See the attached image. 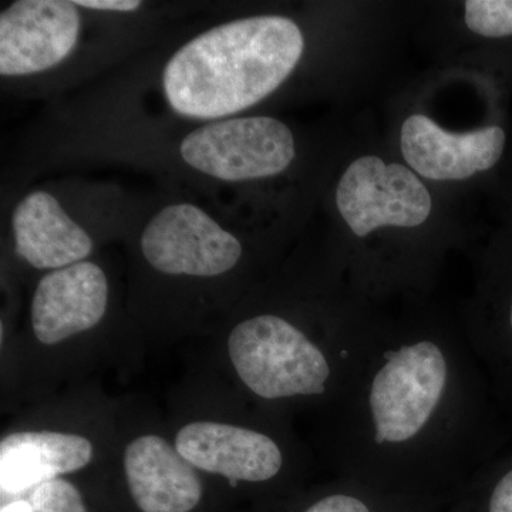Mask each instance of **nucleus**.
Returning a JSON list of instances; mask_svg holds the SVG:
<instances>
[{
    "label": "nucleus",
    "mask_w": 512,
    "mask_h": 512,
    "mask_svg": "<svg viewBox=\"0 0 512 512\" xmlns=\"http://www.w3.org/2000/svg\"><path fill=\"white\" fill-rule=\"evenodd\" d=\"M328 410L326 450L343 480L380 493L466 488L490 441L480 363L464 330L390 326Z\"/></svg>",
    "instance_id": "obj_1"
},
{
    "label": "nucleus",
    "mask_w": 512,
    "mask_h": 512,
    "mask_svg": "<svg viewBox=\"0 0 512 512\" xmlns=\"http://www.w3.org/2000/svg\"><path fill=\"white\" fill-rule=\"evenodd\" d=\"M303 49L302 30L285 16L222 23L165 64V100L188 119H231L271 96L298 66Z\"/></svg>",
    "instance_id": "obj_2"
},
{
    "label": "nucleus",
    "mask_w": 512,
    "mask_h": 512,
    "mask_svg": "<svg viewBox=\"0 0 512 512\" xmlns=\"http://www.w3.org/2000/svg\"><path fill=\"white\" fill-rule=\"evenodd\" d=\"M389 328L313 333L279 313H259L232 329L229 359L242 384L264 402L312 400L326 407L353 382Z\"/></svg>",
    "instance_id": "obj_3"
},
{
    "label": "nucleus",
    "mask_w": 512,
    "mask_h": 512,
    "mask_svg": "<svg viewBox=\"0 0 512 512\" xmlns=\"http://www.w3.org/2000/svg\"><path fill=\"white\" fill-rule=\"evenodd\" d=\"M178 151L192 170L225 183L284 173L296 153L289 127L262 116L210 121L188 133Z\"/></svg>",
    "instance_id": "obj_4"
},
{
    "label": "nucleus",
    "mask_w": 512,
    "mask_h": 512,
    "mask_svg": "<svg viewBox=\"0 0 512 512\" xmlns=\"http://www.w3.org/2000/svg\"><path fill=\"white\" fill-rule=\"evenodd\" d=\"M336 204L350 231L365 238L383 227L416 228L431 212L426 185L409 168L365 156L349 165L336 190Z\"/></svg>",
    "instance_id": "obj_5"
},
{
    "label": "nucleus",
    "mask_w": 512,
    "mask_h": 512,
    "mask_svg": "<svg viewBox=\"0 0 512 512\" xmlns=\"http://www.w3.org/2000/svg\"><path fill=\"white\" fill-rule=\"evenodd\" d=\"M141 252L163 274L211 278L237 266L242 244L207 211L191 202H177L148 222L141 235Z\"/></svg>",
    "instance_id": "obj_6"
},
{
    "label": "nucleus",
    "mask_w": 512,
    "mask_h": 512,
    "mask_svg": "<svg viewBox=\"0 0 512 512\" xmlns=\"http://www.w3.org/2000/svg\"><path fill=\"white\" fill-rule=\"evenodd\" d=\"M82 16L74 2L19 0L0 15V74L45 73L76 49Z\"/></svg>",
    "instance_id": "obj_7"
},
{
    "label": "nucleus",
    "mask_w": 512,
    "mask_h": 512,
    "mask_svg": "<svg viewBox=\"0 0 512 512\" xmlns=\"http://www.w3.org/2000/svg\"><path fill=\"white\" fill-rule=\"evenodd\" d=\"M175 448L192 466L228 478L232 485L272 483L289 463L281 441L266 431L212 421L183 427Z\"/></svg>",
    "instance_id": "obj_8"
},
{
    "label": "nucleus",
    "mask_w": 512,
    "mask_h": 512,
    "mask_svg": "<svg viewBox=\"0 0 512 512\" xmlns=\"http://www.w3.org/2000/svg\"><path fill=\"white\" fill-rule=\"evenodd\" d=\"M109 303L103 269L83 261L49 272L33 295V332L43 345H56L99 325Z\"/></svg>",
    "instance_id": "obj_9"
},
{
    "label": "nucleus",
    "mask_w": 512,
    "mask_h": 512,
    "mask_svg": "<svg viewBox=\"0 0 512 512\" xmlns=\"http://www.w3.org/2000/svg\"><path fill=\"white\" fill-rule=\"evenodd\" d=\"M504 144L505 133L500 127L448 133L421 114L410 116L402 127L404 160L430 180H467L490 170L500 160Z\"/></svg>",
    "instance_id": "obj_10"
},
{
    "label": "nucleus",
    "mask_w": 512,
    "mask_h": 512,
    "mask_svg": "<svg viewBox=\"0 0 512 512\" xmlns=\"http://www.w3.org/2000/svg\"><path fill=\"white\" fill-rule=\"evenodd\" d=\"M124 470L131 497L143 512H191L200 504L202 484L194 466L161 437L131 441Z\"/></svg>",
    "instance_id": "obj_11"
},
{
    "label": "nucleus",
    "mask_w": 512,
    "mask_h": 512,
    "mask_svg": "<svg viewBox=\"0 0 512 512\" xmlns=\"http://www.w3.org/2000/svg\"><path fill=\"white\" fill-rule=\"evenodd\" d=\"M16 254L36 269L67 268L86 261L93 239L45 190L29 192L12 215Z\"/></svg>",
    "instance_id": "obj_12"
},
{
    "label": "nucleus",
    "mask_w": 512,
    "mask_h": 512,
    "mask_svg": "<svg viewBox=\"0 0 512 512\" xmlns=\"http://www.w3.org/2000/svg\"><path fill=\"white\" fill-rule=\"evenodd\" d=\"M93 446L76 434L19 431L0 443V488L22 494L90 463Z\"/></svg>",
    "instance_id": "obj_13"
},
{
    "label": "nucleus",
    "mask_w": 512,
    "mask_h": 512,
    "mask_svg": "<svg viewBox=\"0 0 512 512\" xmlns=\"http://www.w3.org/2000/svg\"><path fill=\"white\" fill-rule=\"evenodd\" d=\"M466 25L484 37L512 36V0H468Z\"/></svg>",
    "instance_id": "obj_14"
},
{
    "label": "nucleus",
    "mask_w": 512,
    "mask_h": 512,
    "mask_svg": "<svg viewBox=\"0 0 512 512\" xmlns=\"http://www.w3.org/2000/svg\"><path fill=\"white\" fill-rule=\"evenodd\" d=\"M376 494H380V491L355 481L343 480L342 485H336L302 512H377Z\"/></svg>",
    "instance_id": "obj_15"
},
{
    "label": "nucleus",
    "mask_w": 512,
    "mask_h": 512,
    "mask_svg": "<svg viewBox=\"0 0 512 512\" xmlns=\"http://www.w3.org/2000/svg\"><path fill=\"white\" fill-rule=\"evenodd\" d=\"M32 512H87L79 490L69 481H47L33 491Z\"/></svg>",
    "instance_id": "obj_16"
},
{
    "label": "nucleus",
    "mask_w": 512,
    "mask_h": 512,
    "mask_svg": "<svg viewBox=\"0 0 512 512\" xmlns=\"http://www.w3.org/2000/svg\"><path fill=\"white\" fill-rule=\"evenodd\" d=\"M487 512H512V466L500 474L488 490Z\"/></svg>",
    "instance_id": "obj_17"
},
{
    "label": "nucleus",
    "mask_w": 512,
    "mask_h": 512,
    "mask_svg": "<svg viewBox=\"0 0 512 512\" xmlns=\"http://www.w3.org/2000/svg\"><path fill=\"white\" fill-rule=\"evenodd\" d=\"M77 8L100 10V12H136L141 8L138 0H76Z\"/></svg>",
    "instance_id": "obj_18"
},
{
    "label": "nucleus",
    "mask_w": 512,
    "mask_h": 512,
    "mask_svg": "<svg viewBox=\"0 0 512 512\" xmlns=\"http://www.w3.org/2000/svg\"><path fill=\"white\" fill-rule=\"evenodd\" d=\"M0 512H32V507H30L29 501H12V503L2 507V511Z\"/></svg>",
    "instance_id": "obj_19"
},
{
    "label": "nucleus",
    "mask_w": 512,
    "mask_h": 512,
    "mask_svg": "<svg viewBox=\"0 0 512 512\" xmlns=\"http://www.w3.org/2000/svg\"><path fill=\"white\" fill-rule=\"evenodd\" d=\"M508 328H510V335L512 339V299L510 303V312H508Z\"/></svg>",
    "instance_id": "obj_20"
}]
</instances>
